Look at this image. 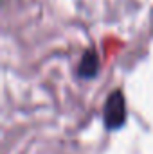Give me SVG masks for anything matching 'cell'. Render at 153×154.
I'll return each mask as SVG.
<instances>
[{
	"label": "cell",
	"instance_id": "1",
	"mask_svg": "<svg viewBox=\"0 0 153 154\" xmlns=\"http://www.w3.org/2000/svg\"><path fill=\"white\" fill-rule=\"evenodd\" d=\"M126 99L122 90H114L103 104V124L108 131H117L126 124Z\"/></svg>",
	"mask_w": 153,
	"mask_h": 154
},
{
	"label": "cell",
	"instance_id": "2",
	"mask_svg": "<svg viewBox=\"0 0 153 154\" xmlns=\"http://www.w3.org/2000/svg\"><path fill=\"white\" fill-rule=\"evenodd\" d=\"M99 66H101V61H99V54L94 47H88L81 59H79V65H77L76 75L79 79H85V81H90V79H96L99 75Z\"/></svg>",
	"mask_w": 153,
	"mask_h": 154
}]
</instances>
